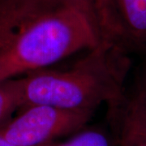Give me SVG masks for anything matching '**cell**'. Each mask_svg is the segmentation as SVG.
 I'll return each instance as SVG.
<instances>
[{
	"instance_id": "5",
	"label": "cell",
	"mask_w": 146,
	"mask_h": 146,
	"mask_svg": "<svg viewBox=\"0 0 146 146\" xmlns=\"http://www.w3.org/2000/svg\"><path fill=\"white\" fill-rule=\"evenodd\" d=\"M113 110L119 146H146L145 88Z\"/></svg>"
},
{
	"instance_id": "9",
	"label": "cell",
	"mask_w": 146,
	"mask_h": 146,
	"mask_svg": "<svg viewBox=\"0 0 146 146\" xmlns=\"http://www.w3.org/2000/svg\"><path fill=\"white\" fill-rule=\"evenodd\" d=\"M14 75L11 71L7 58L5 54H0V82L8 79L14 78Z\"/></svg>"
},
{
	"instance_id": "2",
	"label": "cell",
	"mask_w": 146,
	"mask_h": 146,
	"mask_svg": "<svg viewBox=\"0 0 146 146\" xmlns=\"http://www.w3.org/2000/svg\"><path fill=\"white\" fill-rule=\"evenodd\" d=\"M99 37L84 16L65 3L44 11L5 53L14 76L40 70L84 49Z\"/></svg>"
},
{
	"instance_id": "4",
	"label": "cell",
	"mask_w": 146,
	"mask_h": 146,
	"mask_svg": "<svg viewBox=\"0 0 146 146\" xmlns=\"http://www.w3.org/2000/svg\"><path fill=\"white\" fill-rule=\"evenodd\" d=\"M82 14L99 37L100 42L123 45L128 37L114 0H63Z\"/></svg>"
},
{
	"instance_id": "10",
	"label": "cell",
	"mask_w": 146,
	"mask_h": 146,
	"mask_svg": "<svg viewBox=\"0 0 146 146\" xmlns=\"http://www.w3.org/2000/svg\"><path fill=\"white\" fill-rule=\"evenodd\" d=\"M54 142H53V143H50V144H47V145H42V146H53V144H54ZM0 146H20L18 145H16V144H14V143H12V142H11V141H7V139H5L3 136H2L0 135Z\"/></svg>"
},
{
	"instance_id": "8",
	"label": "cell",
	"mask_w": 146,
	"mask_h": 146,
	"mask_svg": "<svg viewBox=\"0 0 146 146\" xmlns=\"http://www.w3.org/2000/svg\"><path fill=\"white\" fill-rule=\"evenodd\" d=\"M53 146H115L110 136L99 128L77 131L71 139L63 143H54Z\"/></svg>"
},
{
	"instance_id": "11",
	"label": "cell",
	"mask_w": 146,
	"mask_h": 146,
	"mask_svg": "<svg viewBox=\"0 0 146 146\" xmlns=\"http://www.w3.org/2000/svg\"><path fill=\"white\" fill-rule=\"evenodd\" d=\"M24 0H0V8H3L8 6H11L18 3Z\"/></svg>"
},
{
	"instance_id": "7",
	"label": "cell",
	"mask_w": 146,
	"mask_h": 146,
	"mask_svg": "<svg viewBox=\"0 0 146 146\" xmlns=\"http://www.w3.org/2000/svg\"><path fill=\"white\" fill-rule=\"evenodd\" d=\"M23 106V81L8 79L0 82V127L9 121L11 115Z\"/></svg>"
},
{
	"instance_id": "1",
	"label": "cell",
	"mask_w": 146,
	"mask_h": 146,
	"mask_svg": "<svg viewBox=\"0 0 146 146\" xmlns=\"http://www.w3.org/2000/svg\"><path fill=\"white\" fill-rule=\"evenodd\" d=\"M130 61L123 45L100 42L72 68L65 71H34L23 81V106L48 105L89 110L102 103L118 106Z\"/></svg>"
},
{
	"instance_id": "6",
	"label": "cell",
	"mask_w": 146,
	"mask_h": 146,
	"mask_svg": "<svg viewBox=\"0 0 146 146\" xmlns=\"http://www.w3.org/2000/svg\"><path fill=\"white\" fill-rule=\"evenodd\" d=\"M127 36L146 39V0H114Z\"/></svg>"
},
{
	"instance_id": "3",
	"label": "cell",
	"mask_w": 146,
	"mask_h": 146,
	"mask_svg": "<svg viewBox=\"0 0 146 146\" xmlns=\"http://www.w3.org/2000/svg\"><path fill=\"white\" fill-rule=\"evenodd\" d=\"M94 111L74 110L48 105H31L0 127V135L20 146H42L54 139L77 132Z\"/></svg>"
},
{
	"instance_id": "12",
	"label": "cell",
	"mask_w": 146,
	"mask_h": 146,
	"mask_svg": "<svg viewBox=\"0 0 146 146\" xmlns=\"http://www.w3.org/2000/svg\"><path fill=\"white\" fill-rule=\"evenodd\" d=\"M145 110H146V87L145 88Z\"/></svg>"
}]
</instances>
